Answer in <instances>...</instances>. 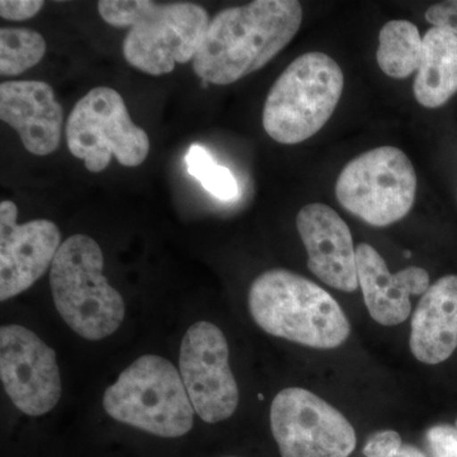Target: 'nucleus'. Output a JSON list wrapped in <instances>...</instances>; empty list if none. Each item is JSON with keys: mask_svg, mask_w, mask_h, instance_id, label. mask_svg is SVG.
I'll use <instances>...</instances> for the list:
<instances>
[{"mask_svg": "<svg viewBox=\"0 0 457 457\" xmlns=\"http://www.w3.org/2000/svg\"><path fill=\"white\" fill-rule=\"evenodd\" d=\"M186 164L188 173L218 200L236 201L240 196L239 183L233 171L216 163L209 150L204 146L197 144L189 146Z\"/></svg>", "mask_w": 457, "mask_h": 457, "instance_id": "aec40b11", "label": "nucleus"}, {"mask_svg": "<svg viewBox=\"0 0 457 457\" xmlns=\"http://www.w3.org/2000/svg\"><path fill=\"white\" fill-rule=\"evenodd\" d=\"M426 20L432 27H440L457 36V0L432 5L427 9Z\"/></svg>", "mask_w": 457, "mask_h": 457, "instance_id": "b1692460", "label": "nucleus"}, {"mask_svg": "<svg viewBox=\"0 0 457 457\" xmlns=\"http://www.w3.org/2000/svg\"><path fill=\"white\" fill-rule=\"evenodd\" d=\"M104 267V252L98 243L75 234L62 243L50 269L56 311L87 341H101L113 335L125 319V302L108 284Z\"/></svg>", "mask_w": 457, "mask_h": 457, "instance_id": "20e7f679", "label": "nucleus"}, {"mask_svg": "<svg viewBox=\"0 0 457 457\" xmlns=\"http://www.w3.org/2000/svg\"><path fill=\"white\" fill-rule=\"evenodd\" d=\"M44 5L41 0H2L0 16L7 21L20 22L35 17Z\"/></svg>", "mask_w": 457, "mask_h": 457, "instance_id": "5701e85b", "label": "nucleus"}, {"mask_svg": "<svg viewBox=\"0 0 457 457\" xmlns=\"http://www.w3.org/2000/svg\"><path fill=\"white\" fill-rule=\"evenodd\" d=\"M0 120L17 132L33 155L53 154L60 145L64 111L50 84L41 80L2 83Z\"/></svg>", "mask_w": 457, "mask_h": 457, "instance_id": "4468645a", "label": "nucleus"}, {"mask_svg": "<svg viewBox=\"0 0 457 457\" xmlns=\"http://www.w3.org/2000/svg\"><path fill=\"white\" fill-rule=\"evenodd\" d=\"M302 23L296 0H255L222 9L210 21L194 59L195 73L207 84L236 83L269 64Z\"/></svg>", "mask_w": 457, "mask_h": 457, "instance_id": "f257e3e1", "label": "nucleus"}, {"mask_svg": "<svg viewBox=\"0 0 457 457\" xmlns=\"http://www.w3.org/2000/svg\"><path fill=\"white\" fill-rule=\"evenodd\" d=\"M228 457H234V456H228Z\"/></svg>", "mask_w": 457, "mask_h": 457, "instance_id": "bb28decb", "label": "nucleus"}, {"mask_svg": "<svg viewBox=\"0 0 457 457\" xmlns=\"http://www.w3.org/2000/svg\"><path fill=\"white\" fill-rule=\"evenodd\" d=\"M179 374L195 413L206 423L233 416L239 389L228 365V345L220 328L197 321L182 339Z\"/></svg>", "mask_w": 457, "mask_h": 457, "instance_id": "9d476101", "label": "nucleus"}, {"mask_svg": "<svg viewBox=\"0 0 457 457\" xmlns=\"http://www.w3.org/2000/svg\"><path fill=\"white\" fill-rule=\"evenodd\" d=\"M427 441L435 457H457V429L455 427L435 426L427 432Z\"/></svg>", "mask_w": 457, "mask_h": 457, "instance_id": "412c9836", "label": "nucleus"}, {"mask_svg": "<svg viewBox=\"0 0 457 457\" xmlns=\"http://www.w3.org/2000/svg\"><path fill=\"white\" fill-rule=\"evenodd\" d=\"M393 457H426L423 455L422 451L418 450L417 447L414 446H403L402 450L399 451L398 453H396L395 456Z\"/></svg>", "mask_w": 457, "mask_h": 457, "instance_id": "393cba45", "label": "nucleus"}, {"mask_svg": "<svg viewBox=\"0 0 457 457\" xmlns=\"http://www.w3.org/2000/svg\"><path fill=\"white\" fill-rule=\"evenodd\" d=\"M270 418L281 457H348L356 449V432L347 418L302 387L279 392Z\"/></svg>", "mask_w": 457, "mask_h": 457, "instance_id": "1a4fd4ad", "label": "nucleus"}, {"mask_svg": "<svg viewBox=\"0 0 457 457\" xmlns=\"http://www.w3.org/2000/svg\"><path fill=\"white\" fill-rule=\"evenodd\" d=\"M248 305L264 332L308 347L330 350L350 336V323L335 297L291 270L258 276L249 288Z\"/></svg>", "mask_w": 457, "mask_h": 457, "instance_id": "7ed1b4c3", "label": "nucleus"}, {"mask_svg": "<svg viewBox=\"0 0 457 457\" xmlns=\"http://www.w3.org/2000/svg\"><path fill=\"white\" fill-rule=\"evenodd\" d=\"M376 59L381 71L395 79L420 71L423 59V37L413 23L394 20L381 29Z\"/></svg>", "mask_w": 457, "mask_h": 457, "instance_id": "a211bd4d", "label": "nucleus"}, {"mask_svg": "<svg viewBox=\"0 0 457 457\" xmlns=\"http://www.w3.org/2000/svg\"><path fill=\"white\" fill-rule=\"evenodd\" d=\"M411 353L420 362L437 365L457 348V276L429 286L411 318Z\"/></svg>", "mask_w": 457, "mask_h": 457, "instance_id": "dca6fc26", "label": "nucleus"}, {"mask_svg": "<svg viewBox=\"0 0 457 457\" xmlns=\"http://www.w3.org/2000/svg\"><path fill=\"white\" fill-rule=\"evenodd\" d=\"M403 442L395 431L378 432L366 444V457H393L402 450Z\"/></svg>", "mask_w": 457, "mask_h": 457, "instance_id": "4be33fe9", "label": "nucleus"}, {"mask_svg": "<svg viewBox=\"0 0 457 457\" xmlns=\"http://www.w3.org/2000/svg\"><path fill=\"white\" fill-rule=\"evenodd\" d=\"M16 204H0V300L29 290L53 266L62 245L55 222L38 219L18 224Z\"/></svg>", "mask_w": 457, "mask_h": 457, "instance_id": "f8f14e48", "label": "nucleus"}, {"mask_svg": "<svg viewBox=\"0 0 457 457\" xmlns=\"http://www.w3.org/2000/svg\"><path fill=\"white\" fill-rule=\"evenodd\" d=\"M108 416L158 437H182L194 427L195 409L179 370L170 361L145 354L107 387Z\"/></svg>", "mask_w": 457, "mask_h": 457, "instance_id": "423d86ee", "label": "nucleus"}, {"mask_svg": "<svg viewBox=\"0 0 457 457\" xmlns=\"http://www.w3.org/2000/svg\"><path fill=\"white\" fill-rule=\"evenodd\" d=\"M417 174L395 146H380L352 159L336 183L338 203L372 227L402 220L416 200Z\"/></svg>", "mask_w": 457, "mask_h": 457, "instance_id": "6e6552de", "label": "nucleus"}, {"mask_svg": "<svg viewBox=\"0 0 457 457\" xmlns=\"http://www.w3.org/2000/svg\"><path fill=\"white\" fill-rule=\"evenodd\" d=\"M414 97L426 108L446 104L457 93V36L431 27L423 36V59L413 84Z\"/></svg>", "mask_w": 457, "mask_h": 457, "instance_id": "f3484780", "label": "nucleus"}, {"mask_svg": "<svg viewBox=\"0 0 457 457\" xmlns=\"http://www.w3.org/2000/svg\"><path fill=\"white\" fill-rule=\"evenodd\" d=\"M0 378L12 403L27 416L49 413L62 398L55 351L17 324L0 329Z\"/></svg>", "mask_w": 457, "mask_h": 457, "instance_id": "9b49d317", "label": "nucleus"}, {"mask_svg": "<svg viewBox=\"0 0 457 457\" xmlns=\"http://www.w3.org/2000/svg\"><path fill=\"white\" fill-rule=\"evenodd\" d=\"M356 261L359 285L372 319L386 327L407 320L411 296L425 295L429 288L428 272L408 267L393 275L384 258L368 243L357 245Z\"/></svg>", "mask_w": 457, "mask_h": 457, "instance_id": "2eb2a0df", "label": "nucleus"}, {"mask_svg": "<svg viewBox=\"0 0 457 457\" xmlns=\"http://www.w3.org/2000/svg\"><path fill=\"white\" fill-rule=\"evenodd\" d=\"M455 428L457 429V420H456V423H455Z\"/></svg>", "mask_w": 457, "mask_h": 457, "instance_id": "a878e982", "label": "nucleus"}, {"mask_svg": "<svg viewBox=\"0 0 457 457\" xmlns=\"http://www.w3.org/2000/svg\"><path fill=\"white\" fill-rule=\"evenodd\" d=\"M297 231L308 253V267L319 279L345 293L359 288L356 249L350 228L324 204H311L297 213Z\"/></svg>", "mask_w": 457, "mask_h": 457, "instance_id": "ddd939ff", "label": "nucleus"}, {"mask_svg": "<svg viewBox=\"0 0 457 457\" xmlns=\"http://www.w3.org/2000/svg\"><path fill=\"white\" fill-rule=\"evenodd\" d=\"M66 144L87 170L99 173L112 158L139 167L150 152L149 137L132 122L125 101L110 87H96L75 104L66 120Z\"/></svg>", "mask_w": 457, "mask_h": 457, "instance_id": "0eeeda50", "label": "nucleus"}, {"mask_svg": "<svg viewBox=\"0 0 457 457\" xmlns=\"http://www.w3.org/2000/svg\"><path fill=\"white\" fill-rule=\"evenodd\" d=\"M46 41L41 33L21 27L0 29V74L16 77L44 59Z\"/></svg>", "mask_w": 457, "mask_h": 457, "instance_id": "6ab92c4d", "label": "nucleus"}, {"mask_svg": "<svg viewBox=\"0 0 457 457\" xmlns=\"http://www.w3.org/2000/svg\"><path fill=\"white\" fill-rule=\"evenodd\" d=\"M343 86L341 66L333 57L323 53L296 57L270 87L262 112L264 131L285 145L311 139L335 113Z\"/></svg>", "mask_w": 457, "mask_h": 457, "instance_id": "39448f33", "label": "nucleus"}, {"mask_svg": "<svg viewBox=\"0 0 457 457\" xmlns=\"http://www.w3.org/2000/svg\"><path fill=\"white\" fill-rule=\"evenodd\" d=\"M97 8L108 25L129 29L123 40L126 62L154 77L171 73L177 62H194L210 25L206 9L195 3L101 0Z\"/></svg>", "mask_w": 457, "mask_h": 457, "instance_id": "f03ea898", "label": "nucleus"}]
</instances>
